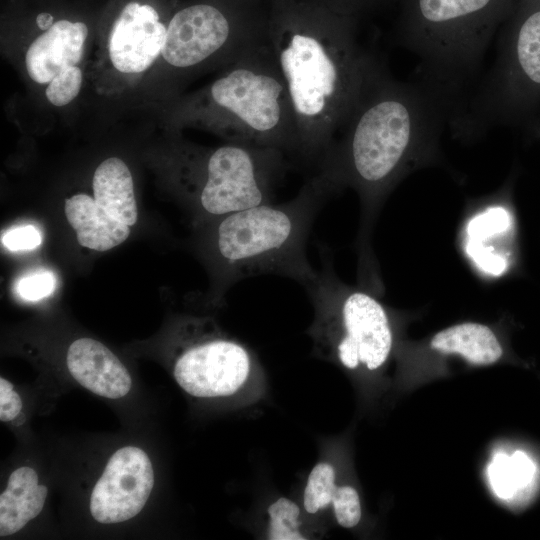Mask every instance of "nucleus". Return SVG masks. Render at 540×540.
Segmentation results:
<instances>
[{"mask_svg": "<svg viewBox=\"0 0 540 540\" xmlns=\"http://www.w3.org/2000/svg\"><path fill=\"white\" fill-rule=\"evenodd\" d=\"M442 119L438 94L394 80L376 61L351 115L315 169L339 191L349 187L359 197L358 284L373 292L383 290L371 242L376 218L408 174L437 159Z\"/></svg>", "mask_w": 540, "mask_h": 540, "instance_id": "nucleus-1", "label": "nucleus"}, {"mask_svg": "<svg viewBox=\"0 0 540 540\" xmlns=\"http://www.w3.org/2000/svg\"><path fill=\"white\" fill-rule=\"evenodd\" d=\"M283 16L266 31L295 117L298 158L316 169L333 146L376 60L345 24Z\"/></svg>", "mask_w": 540, "mask_h": 540, "instance_id": "nucleus-2", "label": "nucleus"}, {"mask_svg": "<svg viewBox=\"0 0 540 540\" xmlns=\"http://www.w3.org/2000/svg\"><path fill=\"white\" fill-rule=\"evenodd\" d=\"M339 192L321 171L288 201L264 203L216 218L210 249L224 281L234 283L260 275H279L305 287L315 270L306 252L314 221L333 194Z\"/></svg>", "mask_w": 540, "mask_h": 540, "instance_id": "nucleus-3", "label": "nucleus"}, {"mask_svg": "<svg viewBox=\"0 0 540 540\" xmlns=\"http://www.w3.org/2000/svg\"><path fill=\"white\" fill-rule=\"evenodd\" d=\"M182 116L219 131L231 142L298 156L295 117L266 36L231 62L206 91L185 103Z\"/></svg>", "mask_w": 540, "mask_h": 540, "instance_id": "nucleus-4", "label": "nucleus"}, {"mask_svg": "<svg viewBox=\"0 0 540 540\" xmlns=\"http://www.w3.org/2000/svg\"><path fill=\"white\" fill-rule=\"evenodd\" d=\"M183 156L184 192L204 216L214 218L273 202L288 166L282 151L240 142Z\"/></svg>", "mask_w": 540, "mask_h": 540, "instance_id": "nucleus-5", "label": "nucleus"}, {"mask_svg": "<svg viewBox=\"0 0 540 540\" xmlns=\"http://www.w3.org/2000/svg\"><path fill=\"white\" fill-rule=\"evenodd\" d=\"M510 0H411L404 44L437 72L477 64Z\"/></svg>", "mask_w": 540, "mask_h": 540, "instance_id": "nucleus-6", "label": "nucleus"}, {"mask_svg": "<svg viewBox=\"0 0 540 540\" xmlns=\"http://www.w3.org/2000/svg\"><path fill=\"white\" fill-rule=\"evenodd\" d=\"M321 268L304 288L323 327L339 330L335 343L339 361L349 369L360 364L369 370L381 367L393 346L389 313L377 294L342 281L335 272L333 256L321 245Z\"/></svg>", "mask_w": 540, "mask_h": 540, "instance_id": "nucleus-7", "label": "nucleus"}, {"mask_svg": "<svg viewBox=\"0 0 540 540\" xmlns=\"http://www.w3.org/2000/svg\"><path fill=\"white\" fill-rule=\"evenodd\" d=\"M539 104L540 0H522L473 110L481 123L516 124L530 120Z\"/></svg>", "mask_w": 540, "mask_h": 540, "instance_id": "nucleus-8", "label": "nucleus"}, {"mask_svg": "<svg viewBox=\"0 0 540 540\" xmlns=\"http://www.w3.org/2000/svg\"><path fill=\"white\" fill-rule=\"evenodd\" d=\"M266 32L235 21L213 3H196L176 11L168 21L161 57L187 72L207 64L233 62Z\"/></svg>", "mask_w": 540, "mask_h": 540, "instance_id": "nucleus-9", "label": "nucleus"}, {"mask_svg": "<svg viewBox=\"0 0 540 540\" xmlns=\"http://www.w3.org/2000/svg\"><path fill=\"white\" fill-rule=\"evenodd\" d=\"M469 212L462 224L460 243L473 269L487 279L517 271L518 220L510 185L473 204Z\"/></svg>", "mask_w": 540, "mask_h": 540, "instance_id": "nucleus-10", "label": "nucleus"}, {"mask_svg": "<svg viewBox=\"0 0 540 540\" xmlns=\"http://www.w3.org/2000/svg\"><path fill=\"white\" fill-rule=\"evenodd\" d=\"M251 363L249 352L240 343L215 337L186 348L175 362L173 375L192 396H228L247 380Z\"/></svg>", "mask_w": 540, "mask_h": 540, "instance_id": "nucleus-11", "label": "nucleus"}, {"mask_svg": "<svg viewBox=\"0 0 540 540\" xmlns=\"http://www.w3.org/2000/svg\"><path fill=\"white\" fill-rule=\"evenodd\" d=\"M154 485L147 453L135 446L117 450L107 462L90 497L92 517L103 524L127 521L145 506Z\"/></svg>", "mask_w": 540, "mask_h": 540, "instance_id": "nucleus-12", "label": "nucleus"}, {"mask_svg": "<svg viewBox=\"0 0 540 540\" xmlns=\"http://www.w3.org/2000/svg\"><path fill=\"white\" fill-rule=\"evenodd\" d=\"M168 22L146 0H128L114 18L108 36L113 67L123 74H140L161 56Z\"/></svg>", "mask_w": 540, "mask_h": 540, "instance_id": "nucleus-13", "label": "nucleus"}, {"mask_svg": "<svg viewBox=\"0 0 540 540\" xmlns=\"http://www.w3.org/2000/svg\"><path fill=\"white\" fill-rule=\"evenodd\" d=\"M89 34L87 24L67 18L55 20L30 44L25 55L28 76L37 84H49L60 72L78 66Z\"/></svg>", "mask_w": 540, "mask_h": 540, "instance_id": "nucleus-14", "label": "nucleus"}, {"mask_svg": "<svg viewBox=\"0 0 540 540\" xmlns=\"http://www.w3.org/2000/svg\"><path fill=\"white\" fill-rule=\"evenodd\" d=\"M67 367L80 385L105 398H122L132 386L130 373L118 357L92 338L83 337L71 343Z\"/></svg>", "mask_w": 540, "mask_h": 540, "instance_id": "nucleus-15", "label": "nucleus"}, {"mask_svg": "<svg viewBox=\"0 0 540 540\" xmlns=\"http://www.w3.org/2000/svg\"><path fill=\"white\" fill-rule=\"evenodd\" d=\"M64 212L78 243L95 251L110 250L124 242L130 226L114 219L86 193L65 199Z\"/></svg>", "mask_w": 540, "mask_h": 540, "instance_id": "nucleus-16", "label": "nucleus"}, {"mask_svg": "<svg viewBox=\"0 0 540 540\" xmlns=\"http://www.w3.org/2000/svg\"><path fill=\"white\" fill-rule=\"evenodd\" d=\"M429 349L441 355H458L473 365H490L502 358L504 348L497 334L487 325L463 322L436 333Z\"/></svg>", "mask_w": 540, "mask_h": 540, "instance_id": "nucleus-17", "label": "nucleus"}, {"mask_svg": "<svg viewBox=\"0 0 540 540\" xmlns=\"http://www.w3.org/2000/svg\"><path fill=\"white\" fill-rule=\"evenodd\" d=\"M48 489L38 484L36 471L28 466L14 470L0 495V536L22 529L42 511Z\"/></svg>", "mask_w": 540, "mask_h": 540, "instance_id": "nucleus-18", "label": "nucleus"}, {"mask_svg": "<svg viewBox=\"0 0 540 540\" xmlns=\"http://www.w3.org/2000/svg\"><path fill=\"white\" fill-rule=\"evenodd\" d=\"M95 202L114 219L133 226L138 220L132 174L118 157H109L96 168L92 179Z\"/></svg>", "mask_w": 540, "mask_h": 540, "instance_id": "nucleus-19", "label": "nucleus"}, {"mask_svg": "<svg viewBox=\"0 0 540 540\" xmlns=\"http://www.w3.org/2000/svg\"><path fill=\"white\" fill-rule=\"evenodd\" d=\"M527 457L516 452L513 455L512 463L505 455H499L490 466V478L496 492L501 497H509L515 485L526 484L528 480Z\"/></svg>", "mask_w": 540, "mask_h": 540, "instance_id": "nucleus-20", "label": "nucleus"}, {"mask_svg": "<svg viewBox=\"0 0 540 540\" xmlns=\"http://www.w3.org/2000/svg\"><path fill=\"white\" fill-rule=\"evenodd\" d=\"M335 486V471L327 463L317 464L311 471L304 491V507L309 513H316L328 506L333 499Z\"/></svg>", "mask_w": 540, "mask_h": 540, "instance_id": "nucleus-21", "label": "nucleus"}, {"mask_svg": "<svg viewBox=\"0 0 540 540\" xmlns=\"http://www.w3.org/2000/svg\"><path fill=\"white\" fill-rule=\"evenodd\" d=\"M270 516L268 537L271 540H303L299 532V507L291 500L281 497L268 509Z\"/></svg>", "mask_w": 540, "mask_h": 540, "instance_id": "nucleus-22", "label": "nucleus"}, {"mask_svg": "<svg viewBox=\"0 0 540 540\" xmlns=\"http://www.w3.org/2000/svg\"><path fill=\"white\" fill-rule=\"evenodd\" d=\"M83 82V72L79 66H72L54 77L45 89L47 100L57 107L73 101L79 94Z\"/></svg>", "mask_w": 540, "mask_h": 540, "instance_id": "nucleus-23", "label": "nucleus"}, {"mask_svg": "<svg viewBox=\"0 0 540 540\" xmlns=\"http://www.w3.org/2000/svg\"><path fill=\"white\" fill-rule=\"evenodd\" d=\"M55 286L56 278L53 272L38 269L20 277L15 284V291L24 300L38 301L51 295Z\"/></svg>", "mask_w": 540, "mask_h": 540, "instance_id": "nucleus-24", "label": "nucleus"}, {"mask_svg": "<svg viewBox=\"0 0 540 540\" xmlns=\"http://www.w3.org/2000/svg\"><path fill=\"white\" fill-rule=\"evenodd\" d=\"M338 523L345 528L356 526L361 518L357 491L350 486L337 487L332 499Z\"/></svg>", "mask_w": 540, "mask_h": 540, "instance_id": "nucleus-25", "label": "nucleus"}, {"mask_svg": "<svg viewBox=\"0 0 540 540\" xmlns=\"http://www.w3.org/2000/svg\"><path fill=\"white\" fill-rule=\"evenodd\" d=\"M1 242L10 251L32 250L41 245L42 235L34 225H21L7 230Z\"/></svg>", "mask_w": 540, "mask_h": 540, "instance_id": "nucleus-26", "label": "nucleus"}, {"mask_svg": "<svg viewBox=\"0 0 540 540\" xmlns=\"http://www.w3.org/2000/svg\"><path fill=\"white\" fill-rule=\"evenodd\" d=\"M22 408L20 396L13 385L4 377L0 378V420L9 422L15 419Z\"/></svg>", "mask_w": 540, "mask_h": 540, "instance_id": "nucleus-27", "label": "nucleus"}, {"mask_svg": "<svg viewBox=\"0 0 540 540\" xmlns=\"http://www.w3.org/2000/svg\"><path fill=\"white\" fill-rule=\"evenodd\" d=\"M54 22H55V17L49 11L39 12L35 18L36 26L42 31L50 28Z\"/></svg>", "mask_w": 540, "mask_h": 540, "instance_id": "nucleus-28", "label": "nucleus"}, {"mask_svg": "<svg viewBox=\"0 0 540 540\" xmlns=\"http://www.w3.org/2000/svg\"><path fill=\"white\" fill-rule=\"evenodd\" d=\"M533 132L540 138V117L533 123Z\"/></svg>", "mask_w": 540, "mask_h": 540, "instance_id": "nucleus-29", "label": "nucleus"}]
</instances>
